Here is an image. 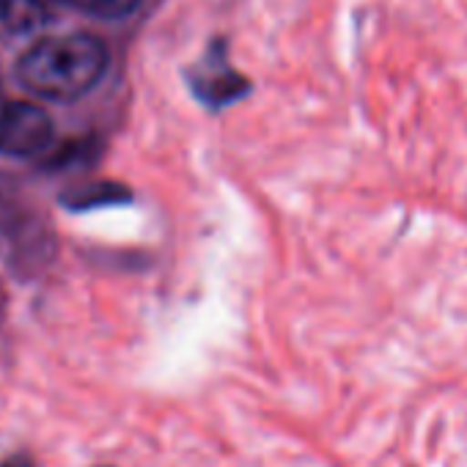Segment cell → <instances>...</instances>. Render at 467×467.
Returning a JSON list of instances; mask_svg holds the SVG:
<instances>
[{
	"mask_svg": "<svg viewBox=\"0 0 467 467\" xmlns=\"http://www.w3.org/2000/svg\"><path fill=\"white\" fill-rule=\"evenodd\" d=\"M108 47L91 34L47 36L17 61V80L42 99L72 102L88 94L108 69Z\"/></svg>",
	"mask_w": 467,
	"mask_h": 467,
	"instance_id": "obj_1",
	"label": "cell"
},
{
	"mask_svg": "<svg viewBox=\"0 0 467 467\" xmlns=\"http://www.w3.org/2000/svg\"><path fill=\"white\" fill-rule=\"evenodd\" d=\"M187 83H190V91L195 94V99L214 110L243 99L251 88L248 78H243L228 64L223 39H214L203 50V56L187 69Z\"/></svg>",
	"mask_w": 467,
	"mask_h": 467,
	"instance_id": "obj_2",
	"label": "cell"
},
{
	"mask_svg": "<svg viewBox=\"0 0 467 467\" xmlns=\"http://www.w3.org/2000/svg\"><path fill=\"white\" fill-rule=\"evenodd\" d=\"M50 140L53 121L39 105L0 97V154L31 157L45 151Z\"/></svg>",
	"mask_w": 467,
	"mask_h": 467,
	"instance_id": "obj_3",
	"label": "cell"
},
{
	"mask_svg": "<svg viewBox=\"0 0 467 467\" xmlns=\"http://www.w3.org/2000/svg\"><path fill=\"white\" fill-rule=\"evenodd\" d=\"M69 0H0V23L12 34H34L50 26Z\"/></svg>",
	"mask_w": 467,
	"mask_h": 467,
	"instance_id": "obj_4",
	"label": "cell"
},
{
	"mask_svg": "<svg viewBox=\"0 0 467 467\" xmlns=\"http://www.w3.org/2000/svg\"><path fill=\"white\" fill-rule=\"evenodd\" d=\"M132 195L124 184H113V182H94L86 184L80 190H72L64 195V203L75 212H88V209H99V206H113V203H127Z\"/></svg>",
	"mask_w": 467,
	"mask_h": 467,
	"instance_id": "obj_5",
	"label": "cell"
},
{
	"mask_svg": "<svg viewBox=\"0 0 467 467\" xmlns=\"http://www.w3.org/2000/svg\"><path fill=\"white\" fill-rule=\"evenodd\" d=\"M69 6L99 20H121L140 6V0H69Z\"/></svg>",
	"mask_w": 467,
	"mask_h": 467,
	"instance_id": "obj_6",
	"label": "cell"
},
{
	"mask_svg": "<svg viewBox=\"0 0 467 467\" xmlns=\"http://www.w3.org/2000/svg\"><path fill=\"white\" fill-rule=\"evenodd\" d=\"M0 467H34V459L26 456V453H12V456H6L4 462H0Z\"/></svg>",
	"mask_w": 467,
	"mask_h": 467,
	"instance_id": "obj_7",
	"label": "cell"
}]
</instances>
